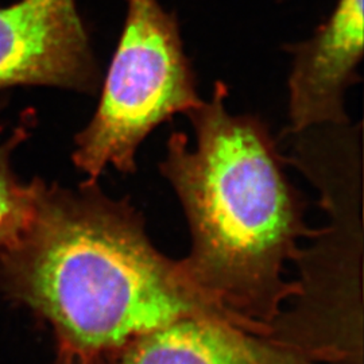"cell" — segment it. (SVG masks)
<instances>
[{"label":"cell","instance_id":"8992f818","mask_svg":"<svg viewBox=\"0 0 364 364\" xmlns=\"http://www.w3.org/2000/svg\"><path fill=\"white\" fill-rule=\"evenodd\" d=\"M57 363L328 364L275 326L269 332H258L213 316L177 320L90 363Z\"/></svg>","mask_w":364,"mask_h":364},{"label":"cell","instance_id":"7a4b0ae2","mask_svg":"<svg viewBox=\"0 0 364 364\" xmlns=\"http://www.w3.org/2000/svg\"><path fill=\"white\" fill-rule=\"evenodd\" d=\"M228 85L216 81L208 100L189 109L195 131H174L158 169L186 218L191 248L183 273L223 312L254 331L269 332L299 289L285 263L312 239L306 200L287 173V159L269 124L232 114Z\"/></svg>","mask_w":364,"mask_h":364},{"label":"cell","instance_id":"277c9868","mask_svg":"<svg viewBox=\"0 0 364 364\" xmlns=\"http://www.w3.org/2000/svg\"><path fill=\"white\" fill-rule=\"evenodd\" d=\"M102 81L76 0H19L0 7V91L48 85L93 95Z\"/></svg>","mask_w":364,"mask_h":364},{"label":"cell","instance_id":"3957f363","mask_svg":"<svg viewBox=\"0 0 364 364\" xmlns=\"http://www.w3.org/2000/svg\"><path fill=\"white\" fill-rule=\"evenodd\" d=\"M124 23L90 123L75 138L73 164L99 180L109 165L136 173L144 139L203 102L177 15L161 0H124Z\"/></svg>","mask_w":364,"mask_h":364},{"label":"cell","instance_id":"6da1fadb","mask_svg":"<svg viewBox=\"0 0 364 364\" xmlns=\"http://www.w3.org/2000/svg\"><path fill=\"white\" fill-rule=\"evenodd\" d=\"M0 294L50 326L57 362L90 363L186 317L243 326L156 247L130 197L107 195L97 180L76 189L39 180L28 230L0 251Z\"/></svg>","mask_w":364,"mask_h":364},{"label":"cell","instance_id":"5b68a950","mask_svg":"<svg viewBox=\"0 0 364 364\" xmlns=\"http://www.w3.org/2000/svg\"><path fill=\"white\" fill-rule=\"evenodd\" d=\"M293 55L287 78L289 126L284 134L346 124L348 90L362 82L364 0H338L311 38L287 46Z\"/></svg>","mask_w":364,"mask_h":364},{"label":"cell","instance_id":"52a82bcc","mask_svg":"<svg viewBox=\"0 0 364 364\" xmlns=\"http://www.w3.org/2000/svg\"><path fill=\"white\" fill-rule=\"evenodd\" d=\"M23 134L16 131L10 142L0 146V251L21 240L36 215L39 178L22 183L10 165L14 147L21 144Z\"/></svg>","mask_w":364,"mask_h":364}]
</instances>
